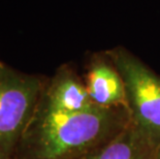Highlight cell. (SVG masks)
Returning a JSON list of instances; mask_svg holds the SVG:
<instances>
[{"label": "cell", "instance_id": "obj_8", "mask_svg": "<svg viewBox=\"0 0 160 159\" xmlns=\"http://www.w3.org/2000/svg\"><path fill=\"white\" fill-rule=\"evenodd\" d=\"M3 65H4V63H3L2 61H0V67H2Z\"/></svg>", "mask_w": 160, "mask_h": 159}, {"label": "cell", "instance_id": "obj_2", "mask_svg": "<svg viewBox=\"0 0 160 159\" xmlns=\"http://www.w3.org/2000/svg\"><path fill=\"white\" fill-rule=\"evenodd\" d=\"M47 77L0 67V159H13L38 107Z\"/></svg>", "mask_w": 160, "mask_h": 159}, {"label": "cell", "instance_id": "obj_5", "mask_svg": "<svg viewBox=\"0 0 160 159\" xmlns=\"http://www.w3.org/2000/svg\"><path fill=\"white\" fill-rule=\"evenodd\" d=\"M84 82L96 107L128 109L124 81L104 52L91 57Z\"/></svg>", "mask_w": 160, "mask_h": 159}, {"label": "cell", "instance_id": "obj_6", "mask_svg": "<svg viewBox=\"0 0 160 159\" xmlns=\"http://www.w3.org/2000/svg\"><path fill=\"white\" fill-rule=\"evenodd\" d=\"M156 146L130 121L113 138L78 159H153Z\"/></svg>", "mask_w": 160, "mask_h": 159}, {"label": "cell", "instance_id": "obj_1", "mask_svg": "<svg viewBox=\"0 0 160 159\" xmlns=\"http://www.w3.org/2000/svg\"><path fill=\"white\" fill-rule=\"evenodd\" d=\"M130 121L127 107H95L68 114L39 101L13 159H78L113 138Z\"/></svg>", "mask_w": 160, "mask_h": 159}, {"label": "cell", "instance_id": "obj_4", "mask_svg": "<svg viewBox=\"0 0 160 159\" xmlns=\"http://www.w3.org/2000/svg\"><path fill=\"white\" fill-rule=\"evenodd\" d=\"M40 103L60 113H83L96 106L92 102L85 82L73 67L63 64L48 80Z\"/></svg>", "mask_w": 160, "mask_h": 159}, {"label": "cell", "instance_id": "obj_3", "mask_svg": "<svg viewBox=\"0 0 160 159\" xmlns=\"http://www.w3.org/2000/svg\"><path fill=\"white\" fill-rule=\"evenodd\" d=\"M124 81L131 121L155 145L160 143V76L123 47L104 51Z\"/></svg>", "mask_w": 160, "mask_h": 159}, {"label": "cell", "instance_id": "obj_7", "mask_svg": "<svg viewBox=\"0 0 160 159\" xmlns=\"http://www.w3.org/2000/svg\"><path fill=\"white\" fill-rule=\"evenodd\" d=\"M153 159H160V143L156 146L155 152H154V156H153Z\"/></svg>", "mask_w": 160, "mask_h": 159}]
</instances>
